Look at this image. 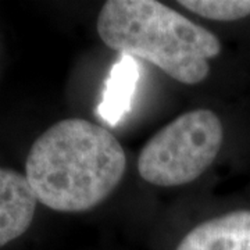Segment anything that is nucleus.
Instances as JSON below:
<instances>
[{"label":"nucleus","mask_w":250,"mask_h":250,"mask_svg":"<svg viewBox=\"0 0 250 250\" xmlns=\"http://www.w3.org/2000/svg\"><path fill=\"white\" fill-rule=\"evenodd\" d=\"M178 3L200 17L215 21H235L250 14V0H182Z\"/></svg>","instance_id":"obj_7"},{"label":"nucleus","mask_w":250,"mask_h":250,"mask_svg":"<svg viewBox=\"0 0 250 250\" xmlns=\"http://www.w3.org/2000/svg\"><path fill=\"white\" fill-rule=\"evenodd\" d=\"M36 203L25 174L0 167V248L27 232Z\"/></svg>","instance_id":"obj_4"},{"label":"nucleus","mask_w":250,"mask_h":250,"mask_svg":"<svg viewBox=\"0 0 250 250\" xmlns=\"http://www.w3.org/2000/svg\"><path fill=\"white\" fill-rule=\"evenodd\" d=\"M223 124L215 113L197 108L177 117L145 145L139 175L157 187H179L199 178L223 145Z\"/></svg>","instance_id":"obj_3"},{"label":"nucleus","mask_w":250,"mask_h":250,"mask_svg":"<svg viewBox=\"0 0 250 250\" xmlns=\"http://www.w3.org/2000/svg\"><path fill=\"white\" fill-rule=\"evenodd\" d=\"M177 250H250V211L207 220L188 233Z\"/></svg>","instance_id":"obj_5"},{"label":"nucleus","mask_w":250,"mask_h":250,"mask_svg":"<svg viewBox=\"0 0 250 250\" xmlns=\"http://www.w3.org/2000/svg\"><path fill=\"white\" fill-rule=\"evenodd\" d=\"M104 45L157 65L181 83L206 80L208 60L218 56V38L156 0H110L98 17Z\"/></svg>","instance_id":"obj_2"},{"label":"nucleus","mask_w":250,"mask_h":250,"mask_svg":"<svg viewBox=\"0 0 250 250\" xmlns=\"http://www.w3.org/2000/svg\"><path fill=\"white\" fill-rule=\"evenodd\" d=\"M125 152L114 135L82 118L47 128L31 146L25 178L36 200L62 213L100 205L123 179Z\"/></svg>","instance_id":"obj_1"},{"label":"nucleus","mask_w":250,"mask_h":250,"mask_svg":"<svg viewBox=\"0 0 250 250\" xmlns=\"http://www.w3.org/2000/svg\"><path fill=\"white\" fill-rule=\"evenodd\" d=\"M138 81L139 65L136 60L121 54V59L110 70L99 103L98 113L103 121L114 126L129 113Z\"/></svg>","instance_id":"obj_6"}]
</instances>
